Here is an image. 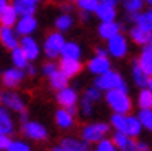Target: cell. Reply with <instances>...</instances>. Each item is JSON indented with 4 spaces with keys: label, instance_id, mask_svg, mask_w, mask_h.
<instances>
[{
    "label": "cell",
    "instance_id": "obj_1",
    "mask_svg": "<svg viewBox=\"0 0 152 151\" xmlns=\"http://www.w3.org/2000/svg\"><path fill=\"white\" fill-rule=\"evenodd\" d=\"M105 102L113 110V114H125V115L130 114L132 105H134L129 92H125V90H110V92H105Z\"/></svg>",
    "mask_w": 152,
    "mask_h": 151
},
{
    "label": "cell",
    "instance_id": "obj_2",
    "mask_svg": "<svg viewBox=\"0 0 152 151\" xmlns=\"http://www.w3.org/2000/svg\"><path fill=\"white\" fill-rule=\"evenodd\" d=\"M93 87H96L102 92H110V90H125V92H129L127 81L124 80V76L120 75L118 71L115 70L107 71L102 76H95Z\"/></svg>",
    "mask_w": 152,
    "mask_h": 151
},
{
    "label": "cell",
    "instance_id": "obj_3",
    "mask_svg": "<svg viewBox=\"0 0 152 151\" xmlns=\"http://www.w3.org/2000/svg\"><path fill=\"white\" fill-rule=\"evenodd\" d=\"M112 131L108 122H88L81 127V139L86 143V144H91L95 143L96 144L98 141L105 139L108 132Z\"/></svg>",
    "mask_w": 152,
    "mask_h": 151
},
{
    "label": "cell",
    "instance_id": "obj_4",
    "mask_svg": "<svg viewBox=\"0 0 152 151\" xmlns=\"http://www.w3.org/2000/svg\"><path fill=\"white\" fill-rule=\"evenodd\" d=\"M66 39H64V34L58 33H49L46 38H44V43L41 44V53H44V56L49 59V61H53V59H58L61 54V49L64 46Z\"/></svg>",
    "mask_w": 152,
    "mask_h": 151
},
{
    "label": "cell",
    "instance_id": "obj_5",
    "mask_svg": "<svg viewBox=\"0 0 152 151\" xmlns=\"http://www.w3.org/2000/svg\"><path fill=\"white\" fill-rule=\"evenodd\" d=\"M22 134L24 138H27L31 141H46L49 138V131L48 127L42 124V122H39V121H26V122H22Z\"/></svg>",
    "mask_w": 152,
    "mask_h": 151
},
{
    "label": "cell",
    "instance_id": "obj_6",
    "mask_svg": "<svg viewBox=\"0 0 152 151\" xmlns=\"http://www.w3.org/2000/svg\"><path fill=\"white\" fill-rule=\"evenodd\" d=\"M0 100H2V107L9 109L10 112L22 114L26 112V98L15 90H5L0 93Z\"/></svg>",
    "mask_w": 152,
    "mask_h": 151
},
{
    "label": "cell",
    "instance_id": "obj_7",
    "mask_svg": "<svg viewBox=\"0 0 152 151\" xmlns=\"http://www.w3.org/2000/svg\"><path fill=\"white\" fill-rule=\"evenodd\" d=\"M107 51H108V56H112V58H125L129 53V39L122 33L117 34L115 38L107 41Z\"/></svg>",
    "mask_w": 152,
    "mask_h": 151
},
{
    "label": "cell",
    "instance_id": "obj_8",
    "mask_svg": "<svg viewBox=\"0 0 152 151\" xmlns=\"http://www.w3.org/2000/svg\"><path fill=\"white\" fill-rule=\"evenodd\" d=\"M19 48L22 49V53L26 54V58L29 59V63H34L41 56V44L37 43V39L34 38V36L19 38Z\"/></svg>",
    "mask_w": 152,
    "mask_h": 151
},
{
    "label": "cell",
    "instance_id": "obj_9",
    "mask_svg": "<svg viewBox=\"0 0 152 151\" xmlns=\"http://www.w3.org/2000/svg\"><path fill=\"white\" fill-rule=\"evenodd\" d=\"M26 76H27L26 71L19 70V68H14V66H10V68H7V70H4L2 73H0L2 85L5 87L7 90H14L15 87H19L22 81H24Z\"/></svg>",
    "mask_w": 152,
    "mask_h": 151
},
{
    "label": "cell",
    "instance_id": "obj_10",
    "mask_svg": "<svg viewBox=\"0 0 152 151\" xmlns=\"http://www.w3.org/2000/svg\"><path fill=\"white\" fill-rule=\"evenodd\" d=\"M39 27V21L36 16H26V17H19L17 24L14 26V31L19 38L24 36H34V33L37 31Z\"/></svg>",
    "mask_w": 152,
    "mask_h": 151
},
{
    "label": "cell",
    "instance_id": "obj_11",
    "mask_svg": "<svg viewBox=\"0 0 152 151\" xmlns=\"http://www.w3.org/2000/svg\"><path fill=\"white\" fill-rule=\"evenodd\" d=\"M56 102L59 104V107L63 109H68V107H73V105H78L80 102V95L76 92V88L73 87H64L56 92Z\"/></svg>",
    "mask_w": 152,
    "mask_h": 151
},
{
    "label": "cell",
    "instance_id": "obj_12",
    "mask_svg": "<svg viewBox=\"0 0 152 151\" xmlns=\"http://www.w3.org/2000/svg\"><path fill=\"white\" fill-rule=\"evenodd\" d=\"M88 71L95 76H102L103 73L112 70V61L110 58H103V56H93L86 65Z\"/></svg>",
    "mask_w": 152,
    "mask_h": 151
},
{
    "label": "cell",
    "instance_id": "obj_13",
    "mask_svg": "<svg viewBox=\"0 0 152 151\" xmlns=\"http://www.w3.org/2000/svg\"><path fill=\"white\" fill-rule=\"evenodd\" d=\"M58 70L66 76V78H75L81 73L83 65L81 61H75V59H59V65H58Z\"/></svg>",
    "mask_w": 152,
    "mask_h": 151
},
{
    "label": "cell",
    "instance_id": "obj_14",
    "mask_svg": "<svg viewBox=\"0 0 152 151\" xmlns=\"http://www.w3.org/2000/svg\"><path fill=\"white\" fill-rule=\"evenodd\" d=\"M15 132V121L10 110L0 105V134L12 136Z\"/></svg>",
    "mask_w": 152,
    "mask_h": 151
},
{
    "label": "cell",
    "instance_id": "obj_15",
    "mask_svg": "<svg viewBox=\"0 0 152 151\" xmlns=\"http://www.w3.org/2000/svg\"><path fill=\"white\" fill-rule=\"evenodd\" d=\"M0 43L9 51L19 48V36L15 34L14 27H4L0 26Z\"/></svg>",
    "mask_w": 152,
    "mask_h": 151
},
{
    "label": "cell",
    "instance_id": "obj_16",
    "mask_svg": "<svg viewBox=\"0 0 152 151\" xmlns=\"http://www.w3.org/2000/svg\"><path fill=\"white\" fill-rule=\"evenodd\" d=\"M83 49L76 41H66L63 49H61L59 59H75V61H81Z\"/></svg>",
    "mask_w": 152,
    "mask_h": 151
},
{
    "label": "cell",
    "instance_id": "obj_17",
    "mask_svg": "<svg viewBox=\"0 0 152 151\" xmlns=\"http://www.w3.org/2000/svg\"><path fill=\"white\" fill-rule=\"evenodd\" d=\"M112 141H113V144L117 146L118 151H137V141L129 138L124 132H117L115 131L113 136H112Z\"/></svg>",
    "mask_w": 152,
    "mask_h": 151
},
{
    "label": "cell",
    "instance_id": "obj_18",
    "mask_svg": "<svg viewBox=\"0 0 152 151\" xmlns=\"http://www.w3.org/2000/svg\"><path fill=\"white\" fill-rule=\"evenodd\" d=\"M122 31V26H120L117 21L113 22H100V26H98V36L105 41H108V39L115 38L117 34H120Z\"/></svg>",
    "mask_w": 152,
    "mask_h": 151
},
{
    "label": "cell",
    "instance_id": "obj_19",
    "mask_svg": "<svg viewBox=\"0 0 152 151\" xmlns=\"http://www.w3.org/2000/svg\"><path fill=\"white\" fill-rule=\"evenodd\" d=\"M54 122H56V126H58L59 129L68 131V129H71V127L75 126V117H73L66 109L59 107L54 114Z\"/></svg>",
    "mask_w": 152,
    "mask_h": 151
},
{
    "label": "cell",
    "instance_id": "obj_20",
    "mask_svg": "<svg viewBox=\"0 0 152 151\" xmlns=\"http://www.w3.org/2000/svg\"><path fill=\"white\" fill-rule=\"evenodd\" d=\"M129 36H130V39L137 44V46H142V48H144V46L149 44V41H151V38H152V33L147 31V29H142V27H139V26H134L130 31H129Z\"/></svg>",
    "mask_w": 152,
    "mask_h": 151
},
{
    "label": "cell",
    "instance_id": "obj_21",
    "mask_svg": "<svg viewBox=\"0 0 152 151\" xmlns=\"http://www.w3.org/2000/svg\"><path fill=\"white\" fill-rule=\"evenodd\" d=\"M66 151H88L90 146L81 139V138H73V136H66L59 143Z\"/></svg>",
    "mask_w": 152,
    "mask_h": 151
},
{
    "label": "cell",
    "instance_id": "obj_22",
    "mask_svg": "<svg viewBox=\"0 0 152 151\" xmlns=\"http://www.w3.org/2000/svg\"><path fill=\"white\" fill-rule=\"evenodd\" d=\"M10 5H12V9L15 10V14H17L19 17L36 16V10H37V7H36V5H31L29 2H26V0H12Z\"/></svg>",
    "mask_w": 152,
    "mask_h": 151
},
{
    "label": "cell",
    "instance_id": "obj_23",
    "mask_svg": "<svg viewBox=\"0 0 152 151\" xmlns=\"http://www.w3.org/2000/svg\"><path fill=\"white\" fill-rule=\"evenodd\" d=\"M73 26H75V17H73V14H63L61 12L59 16L54 19V29L61 34L68 33Z\"/></svg>",
    "mask_w": 152,
    "mask_h": 151
},
{
    "label": "cell",
    "instance_id": "obj_24",
    "mask_svg": "<svg viewBox=\"0 0 152 151\" xmlns=\"http://www.w3.org/2000/svg\"><path fill=\"white\" fill-rule=\"evenodd\" d=\"M142 132V126L140 122H139V119H137V115H127V122H125V129H124V134H127L129 138H132V139H135V138H139Z\"/></svg>",
    "mask_w": 152,
    "mask_h": 151
},
{
    "label": "cell",
    "instance_id": "obj_25",
    "mask_svg": "<svg viewBox=\"0 0 152 151\" xmlns=\"http://www.w3.org/2000/svg\"><path fill=\"white\" fill-rule=\"evenodd\" d=\"M95 16H96V19L100 22H113L117 21V9L100 4L96 7V10H95Z\"/></svg>",
    "mask_w": 152,
    "mask_h": 151
},
{
    "label": "cell",
    "instance_id": "obj_26",
    "mask_svg": "<svg viewBox=\"0 0 152 151\" xmlns=\"http://www.w3.org/2000/svg\"><path fill=\"white\" fill-rule=\"evenodd\" d=\"M135 61H137V65L140 66V70L144 71L147 76H152V53L145 48V46L142 48L140 54H139V58H137Z\"/></svg>",
    "mask_w": 152,
    "mask_h": 151
},
{
    "label": "cell",
    "instance_id": "obj_27",
    "mask_svg": "<svg viewBox=\"0 0 152 151\" xmlns=\"http://www.w3.org/2000/svg\"><path fill=\"white\" fill-rule=\"evenodd\" d=\"M17 19H19V16L12 9L10 4L0 12V26H4V27H14L17 24Z\"/></svg>",
    "mask_w": 152,
    "mask_h": 151
},
{
    "label": "cell",
    "instance_id": "obj_28",
    "mask_svg": "<svg viewBox=\"0 0 152 151\" xmlns=\"http://www.w3.org/2000/svg\"><path fill=\"white\" fill-rule=\"evenodd\" d=\"M48 80H49V87L53 90H56V92L61 90V88H64V87H69V78H66L59 70H56L53 75H49Z\"/></svg>",
    "mask_w": 152,
    "mask_h": 151
},
{
    "label": "cell",
    "instance_id": "obj_29",
    "mask_svg": "<svg viewBox=\"0 0 152 151\" xmlns=\"http://www.w3.org/2000/svg\"><path fill=\"white\" fill-rule=\"evenodd\" d=\"M10 59H12V66L14 68H19V70H24L29 66V59L26 58V54L22 53L20 48H15L10 51Z\"/></svg>",
    "mask_w": 152,
    "mask_h": 151
},
{
    "label": "cell",
    "instance_id": "obj_30",
    "mask_svg": "<svg viewBox=\"0 0 152 151\" xmlns=\"http://www.w3.org/2000/svg\"><path fill=\"white\" fill-rule=\"evenodd\" d=\"M132 80L135 83V87L139 88H147V81H149V76L140 70V66L137 65V61L132 63Z\"/></svg>",
    "mask_w": 152,
    "mask_h": 151
},
{
    "label": "cell",
    "instance_id": "obj_31",
    "mask_svg": "<svg viewBox=\"0 0 152 151\" xmlns=\"http://www.w3.org/2000/svg\"><path fill=\"white\" fill-rule=\"evenodd\" d=\"M137 104H139V110L152 109V93L147 88H140L139 95H137Z\"/></svg>",
    "mask_w": 152,
    "mask_h": 151
},
{
    "label": "cell",
    "instance_id": "obj_32",
    "mask_svg": "<svg viewBox=\"0 0 152 151\" xmlns=\"http://www.w3.org/2000/svg\"><path fill=\"white\" fill-rule=\"evenodd\" d=\"M122 7L125 9V12L130 16V14H139L144 9V0H120Z\"/></svg>",
    "mask_w": 152,
    "mask_h": 151
},
{
    "label": "cell",
    "instance_id": "obj_33",
    "mask_svg": "<svg viewBox=\"0 0 152 151\" xmlns=\"http://www.w3.org/2000/svg\"><path fill=\"white\" fill-rule=\"evenodd\" d=\"M125 122H127V115L125 114H112L110 117V127L117 132H124L125 129Z\"/></svg>",
    "mask_w": 152,
    "mask_h": 151
},
{
    "label": "cell",
    "instance_id": "obj_34",
    "mask_svg": "<svg viewBox=\"0 0 152 151\" xmlns=\"http://www.w3.org/2000/svg\"><path fill=\"white\" fill-rule=\"evenodd\" d=\"M100 5V0H76V7L80 12H86V14H95L96 7Z\"/></svg>",
    "mask_w": 152,
    "mask_h": 151
},
{
    "label": "cell",
    "instance_id": "obj_35",
    "mask_svg": "<svg viewBox=\"0 0 152 151\" xmlns=\"http://www.w3.org/2000/svg\"><path fill=\"white\" fill-rule=\"evenodd\" d=\"M137 119H139V122H140L142 129H147V131H151V132H152V109L139 110Z\"/></svg>",
    "mask_w": 152,
    "mask_h": 151
},
{
    "label": "cell",
    "instance_id": "obj_36",
    "mask_svg": "<svg viewBox=\"0 0 152 151\" xmlns=\"http://www.w3.org/2000/svg\"><path fill=\"white\" fill-rule=\"evenodd\" d=\"M93 107H95V104L90 102V100L85 98V97H81L80 102H78V112L81 114V115H85V117H90L93 114Z\"/></svg>",
    "mask_w": 152,
    "mask_h": 151
},
{
    "label": "cell",
    "instance_id": "obj_37",
    "mask_svg": "<svg viewBox=\"0 0 152 151\" xmlns=\"http://www.w3.org/2000/svg\"><path fill=\"white\" fill-rule=\"evenodd\" d=\"M5 151H31V144L24 139H10Z\"/></svg>",
    "mask_w": 152,
    "mask_h": 151
},
{
    "label": "cell",
    "instance_id": "obj_38",
    "mask_svg": "<svg viewBox=\"0 0 152 151\" xmlns=\"http://www.w3.org/2000/svg\"><path fill=\"white\" fill-rule=\"evenodd\" d=\"M83 97L88 98L90 102L96 104V102H100V100H102V97H103V92H102V90H98L96 87H88L86 90H85V93H83Z\"/></svg>",
    "mask_w": 152,
    "mask_h": 151
},
{
    "label": "cell",
    "instance_id": "obj_39",
    "mask_svg": "<svg viewBox=\"0 0 152 151\" xmlns=\"http://www.w3.org/2000/svg\"><path fill=\"white\" fill-rule=\"evenodd\" d=\"M95 151H118V150H117V146L113 144V141L110 139V138H105V139L96 143Z\"/></svg>",
    "mask_w": 152,
    "mask_h": 151
},
{
    "label": "cell",
    "instance_id": "obj_40",
    "mask_svg": "<svg viewBox=\"0 0 152 151\" xmlns=\"http://www.w3.org/2000/svg\"><path fill=\"white\" fill-rule=\"evenodd\" d=\"M58 70V65H56L54 61H46L42 66H41V73H42L44 76H49V75H53L54 71Z\"/></svg>",
    "mask_w": 152,
    "mask_h": 151
},
{
    "label": "cell",
    "instance_id": "obj_41",
    "mask_svg": "<svg viewBox=\"0 0 152 151\" xmlns=\"http://www.w3.org/2000/svg\"><path fill=\"white\" fill-rule=\"evenodd\" d=\"M10 143V136H5V134H0V151H5L7 146Z\"/></svg>",
    "mask_w": 152,
    "mask_h": 151
},
{
    "label": "cell",
    "instance_id": "obj_42",
    "mask_svg": "<svg viewBox=\"0 0 152 151\" xmlns=\"http://www.w3.org/2000/svg\"><path fill=\"white\" fill-rule=\"evenodd\" d=\"M26 75H29V76H36L37 75V68L32 65V63H29V66L26 68Z\"/></svg>",
    "mask_w": 152,
    "mask_h": 151
},
{
    "label": "cell",
    "instance_id": "obj_43",
    "mask_svg": "<svg viewBox=\"0 0 152 151\" xmlns=\"http://www.w3.org/2000/svg\"><path fill=\"white\" fill-rule=\"evenodd\" d=\"M61 12H63V14H73V5H71L69 2L63 4V5H61Z\"/></svg>",
    "mask_w": 152,
    "mask_h": 151
},
{
    "label": "cell",
    "instance_id": "obj_44",
    "mask_svg": "<svg viewBox=\"0 0 152 151\" xmlns=\"http://www.w3.org/2000/svg\"><path fill=\"white\" fill-rule=\"evenodd\" d=\"M95 56H103V58H110L107 48H96L95 49Z\"/></svg>",
    "mask_w": 152,
    "mask_h": 151
},
{
    "label": "cell",
    "instance_id": "obj_45",
    "mask_svg": "<svg viewBox=\"0 0 152 151\" xmlns=\"http://www.w3.org/2000/svg\"><path fill=\"white\" fill-rule=\"evenodd\" d=\"M137 151H151V146L144 141H137Z\"/></svg>",
    "mask_w": 152,
    "mask_h": 151
},
{
    "label": "cell",
    "instance_id": "obj_46",
    "mask_svg": "<svg viewBox=\"0 0 152 151\" xmlns=\"http://www.w3.org/2000/svg\"><path fill=\"white\" fill-rule=\"evenodd\" d=\"M100 4H103V5H110V7H117L120 4V0H100Z\"/></svg>",
    "mask_w": 152,
    "mask_h": 151
},
{
    "label": "cell",
    "instance_id": "obj_47",
    "mask_svg": "<svg viewBox=\"0 0 152 151\" xmlns=\"http://www.w3.org/2000/svg\"><path fill=\"white\" fill-rule=\"evenodd\" d=\"M66 110H68V112H69L71 115H73V117H75L76 114H78V105H73V107H68Z\"/></svg>",
    "mask_w": 152,
    "mask_h": 151
},
{
    "label": "cell",
    "instance_id": "obj_48",
    "mask_svg": "<svg viewBox=\"0 0 152 151\" xmlns=\"http://www.w3.org/2000/svg\"><path fill=\"white\" fill-rule=\"evenodd\" d=\"M80 19H81L83 22H86L88 19H90V14H86V12H80Z\"/></svg>",
    "mask_w": 152,
    "mask_h": 151
},
{
    "label": "cell",
    "instance_id": "obj_49",
    "mask_svg": "<svg viewBox=\"0 0 152 151\" xmlns=\"http://www.w3.org/2000/svg\"><path fill=\"white\" fill-rule=\"evenodd\" d=\"M9 4H10V2H9V0H0V12L4 10V9H5V7L9 5Z\"/></svg>",
    "mask_w": 152,
    "mask_h": 151
},
{
    "label": "cell",
    "instance_id": "obj_50",
    "mask_svg": "<svg viewBox=\"0 0 152 151\" xmlns=\"http://www.w3.org/2000/svg\"><path fill=\"white\" fill-rule=\"evenodd\" d=\"M51 151H66V150L61 144H56V146H53V148H51Z\"/></svg>",
    "mask_w": 152,
    "mask_h": 151
},
{
    "label": "cell",
    "instance_id": "obj_51",
    "mask_svg": "<svg viewBox=\"0 0 152 151\" xmlns=\"http://www.w3.org/2000/svg\"><path fill=\"white\" fill-rule=\"evenodd\" d=\"M147 90L152 93V76H149V81H147Z\"/></svg>",
    "mask_w": 152,
    "mask_h": 151
},
{
    "label": "cell",
    "instance_id": "obj_52",
    "mask_svg": "<svg viewBox=\"0 0 152 151\" xmlns=\"http://www.w3.org/2000/svg\"><path fill=\"white\" fill-rule=\"evenodd\" d=\"M20 121H22V122L29 121V119H27V112H22V114H20Z\"/></svg>",
    "mask_w": 152,
    "mask_h": 151
},
{
    "label": "cell",
    "instance_id": "obj_53",
    "mask_svg": "<svg viewBox=\"0 0 152 151\" xmlns=\"http://www.w3.org/2000/svg\"><path fill=\"white\" fill-rule=\"evenodd\" d=\"M26 2H29L31 5H36V7H37V5H39V2H41V0H26Z\"/></svg>",
    "mask_w": 152,
    "mask_h": 151
},
{
    "label": "cell",
    "instance_id": "obj_54",
    "mask_svg": "<svg viewBox=\"0 0 152 151\" xmlns=\"http://www.w3.org/2000/svg\"><path fill=\"white\" fill-rule=\"evenodd\" d=\"M145 48H147V49H149V51L152 53V38H151V41H149V44H147Z\"/></svg>",
    "mask_w": 152,
    "mask_h": 151
},
{
    "label": "cell",
    "instance_id": "obj_55",
    "mask_svg": "<svg viewBox=\"0 0 152 151\" xmlns=\"http://www.w3.org/2000/svg\"><path fill=\"white\" fill-rule=\"evenodd\" d=\"M144 5H149V7H152V0H144Z\"/></svg>",
    "mask_w": 152,
    "mask_h": 151
},
{
    "label": "cell",
    "instance_id": "obj_56",
    "mask_svg": "<svg viewBox=\"0 0 152 151\" xmlns=\"http://www.w3.org/2000/svg\"><path fill=\"white\" fill-rule=\"evenodd\" d=\"M147 12H149V14H151V16H152V7H151V9H149V10H147Z\"/></svg>",
    "mask_w": 152,
    "mask_h": 151
},
{
    "label": "cell",
    "instance_id": "obj_57",
    "mask_svg": "<svg viewBox=\"0 0 152 151\" xmlns=\"http://www.w3.org/2000/svg\"><path fill=\"white\" fill-rule=\"evenodd\" d=\"M66 2H76V0H66Z\"/></svg>",
    "mask_w": 152,
    "mask_h": 151
},
{
    "label": "cell",
    "instance_id": "obj_58",
    "mask_svg": "<svg viewBox=\"0 0 152 151\" xmlns=\"http://www.w3.org/2000/svg\"><path fill=\"white\" fill-rule=\"evenodd\" d=\"M88 151H95V150H88Z\"/></svg>",
    "mask_w": 152,
    "mask_h": 151
},
{
    "label": "cell",
    "instance_id": "obj_59",
    "mask_svg": "<svg viewBox=\"0 0 152 151\" xmlns=\"http://www.w3.org/2000/svg\"><path fill=\"white\" fill-rule=\"evenodd\" d=\"M0 105H2V100H0Z\"/></svg>",
    "mask_w": 152,
    "mask_h": 151
}]
</instances>
